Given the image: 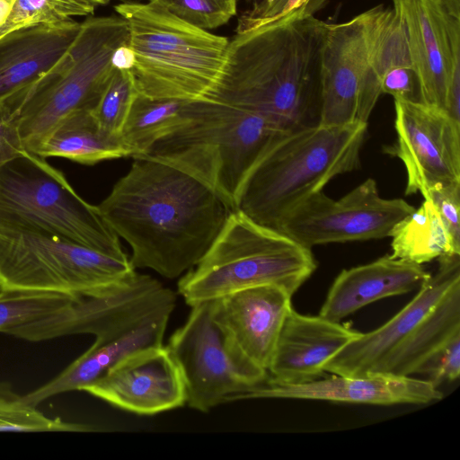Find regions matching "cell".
Listing matches in <instances>:
<instances>
[{
    "label": "cell",
    "mask_w": 460,
    "mask_h": 460,
    "mask_svg": "<svg viewBox=\"0 0 460 460\" xmlns=\"http://www.w3.org/2000/svg\"><path fill=\"white\" fill-rule=\"evenodd\" d=\"M133 159L98 210L129 244L135 270L149 269L171 279L182 276L200 261L234 210L172 164Z\"/></svg>",
    "instance_id": "6da1fadb"
},
{
    "label": "cell",
    "mask_w": 460,
    "mask_h": 460,
    "mask_svg": "<svg viewBox=\"0 0 460 460\" xmlns=\"http://www.w3.org/2000/svg\"><path fill=\"white\" fill-rule=\"evenodd\" d=\"M315 4L229 41L215 88L205 99L261 113L285 129L306 125L319 109L321 53L327 22Z\"/></svg>",
    "instance_id": "7a4b0ae2"
},
{
    "label": "cell",
    "mask_w": 460,
    "mask_h": 460,
    "mask_svg": "<svg viewBox=\"0 0 460 460\" xmlns=\"http://www.w3.org/2000/svg\"><path fill=\"white\" fill-rule=\"evenodd\" d=\"M286 131L266 116L234 104L211 99L186 102L177 127L141 157L192 175L234 211L249 173Z\"/></svg>",
    "instance_id": "3957f363"
},
{
    "label": "cell",
    "mask_w": 460,
    "mask_h": 460,
    "mask_svg": "<svg viewBox=\"0 0 460 460\" xmlns=\"http://www.w3.org/2000/svg\"><path fill=\"white\" fill-rule=\"evenodd\" d=\"M367 123L303 125L283 133L246 178L235 210L275 229L279 220L338 175L359 166Z\"/></svg>",
    "instance_id": "277c9868"
},
{
    "label": "cell",
    "mask_w": 460,
    "mask_h": 460,
    "mask_svg": "<svg viewBox=\"0 0 460 460\" xmlns=\"http://www.w3.org/2000/svg\"><path fill=\"white\" fill-rule=\"evenodd\" d=\"M434 275L379 328L360 333L323 366L334 375H419L429 358L460 334V254L438 259Z\"/></svg>",
    "instance_id": "5b68a950"
},
{
    "label": "cell",
    "mask_w": 460,
    "mask_h": 460,
    "mask_svg": "<svg viewBox=\"0 0 460 460\" xmlns=\"http://www.w3.org/2000/svg\"><path fill=\"white\" fill-rule=\"evenodd\" d=\"M137 93L152 99L207 98L219 78L229 40L195 27L153 2L121 3Z\"/></svg>",
    "instance_id": "8992f818"
},
{
    "label": "cell",
    "mask_w": 460,
    "mask_h": 460,
    "mask_svg": "<svg viewBox=\"0 0 460 460\" xmlns=\"http://www.w3.org/2000/svg\"><path fill=\"white\" fill-rule=\"evenodd\" d=\"M315 269L310 249L234 210L200 261L180 279L178 294L190 306L267 285L293 296Z\"/></svg>",
    "instance_id": "52a82bcc"
},
{
    "label": "cell",
    "mask_w": 460,
    "mask_h": 460,
    "mask_svg": "<svg viewBox=\"0 0 460 460\" xmlns=\"http://www.w3.org/2000/svg\"><path fill=\"white\" fill-rule=\"evenodd\" d=\"M128 31L119 15L89 17L62 57L11 101L24 149L32 153L66 116L93 111L116 68Z\"/></svg>",
    "instance_id": "ba28073f"
},
{
    "label": "cell",
    "mask_w": 460,
    "mask_h": 460,
    "mask_svg": "<svg viewBox=\"0 0 460 460\" xmlns=\"http://www.w3.org/2000/svg\"><path fill=\"white\" fill-rule=\"evenodd\" d=\"M0 227L49 233L118 256L119 237L65 175L24 150L0 166Z\"/></svg>",
    "instance_id": "9c48e42d"
},
{
    "label": "cell",
    "mask_w": 460,
    "mask_h": 460,
    "mask_svg": "<svg viewBox=\"0 0 460 460\" xmlns=\"http://www.w3.org/2000/svg\"><path fill=\"white\" fill-rule=\"evenodd\" d=\"M135 270L127 255L45 232L0 227V291L83 295L115 284Z\"/></svg>",
    "instance_id": "30bf717a"
},
{
    "label": "cell",
    "mask_w": 460,
    "mask_h": 460,
    "mask_svg": "<svg viewBox=\"0 0 460 460\" xmlns=\"http://www.w3.org/2000/svg\"><path fill=\"white\" fill-rule=\"evenodd\" d=\"M186 322L171 336L167 349L183 377L186 404L208 412L236 401L263 384L268 372L238 353L211 314L210 301L190 306Z\"/></svg>",
    "instance_id": "8fae6325"
},
{
    "label": "cell",
    "mask_w": 460,
    "mask_h": 460,
    "mask_svg": "<svg viewBox=\"0 0 460 460\" xmlns=\"http://www.w3.org/2000/svg\"><path fill=\"white\" fill-rule=\"evenodd\" d=\"M171 302H177L173 290L135 270L115 284L77 295L51 314L11 327L4 334L31 342L91 334L94 341L105 342L123 335L146 314Z\"/></svg>",
    "instance_id": "7c38bea8"
},
{
    "label": "cell",
    "mask_w": 460,
    "mask_h": 460,
    "mask_svg": "<svg viewBox=\"0 0 460 460\" xmlns=\"http://www.w3.org/2000/svg\"><path fill=\"white\" fill-rule=\"evenodd\" d=\"M414 207L402 199H385L369 178L339 199L323 190L305 198L278 223L275 230L298 244L315 245L389 237L394 226Z\"/></svg>",
    "instance_id": "4fadbf2b"
},
{
    "label": "cell",
    "mask_w": 460,
    "mask_h": 460,
    "mask_svg": "<svg viewBox=\"0 0 460 460\" xmlns=\"http://www.w3.org/2000/svg\"><path fill=\"white\" fill-rule=\"evenodd\" d=\"M422 102L460 123V0H393Z\"/></svg>",
    "instance_id": "5bb4252c"
},
{
    "label": "cell",
    "mask_w": 460,
    "mask_h": 460,
    "mask_svg": "<svg viewBox=\"0 0 460 460\" xmlns=\"http://www.w3.org/2000/svg\"><path fill=\"white\" fill-rule=\"evenodd\" d=\"M381 93L370 61L363 13L347 22H327L321 53L317 123H367Z\"/></svg>",
    "instance_id": "9a60e30c"
},
{
    "label": "cell",
    "mask_w": 460,
    "mask_h": 460,
    "mask_svg": "<svg viewBox=\"0 0 460 460\" xmlns=\"http://www.w3.org/2000/svg\"><path fill=\"white\" fill-rule=\"evenodd\" d=\"M396 140L385 152L402 161L405 195L460 182V124L444 110L394 100Z\"/></svg>",
    "instance_id": "2e32d148"
},
{
    "label": "cell",
    "mask_w": 460,
    "mask_h": 460,
    "mask_svg": "<svg viewBox=\"0 0 460 460\" xmlns=\"http://www.w3.org/2000/svg\"><path fill=\"white\" fill-rule=\"evenodd\" d=\"M84 391L138 415H154L186 404L182 375L172 353L163 345L125 357Z\"/></svg>",
    "instance_id": "e0dca14e"
},
{
    "label": "cell",
    "mask_w": 460,
    "mask_h": 460,
    "mask_svg": "<svg viewBox=\"0 0 460 460\" xmlns=\"http://www.w3.org/2000/svg\"><path fill=\"white\" fill-rule=\"evenodd\" d=\"M291 296L273 285L249 288L210 301L211 314L233 348L268 372Z\"/></svg>",
    "instance_id": "ac0fdd59"
},
{
    "label": "cell",
    "mask_w": 460,
    "mask_h": 460,
    "mask_svg": "<svg viewBox=\"0 0 460 460\" xmlns=\"http://www.w3.org/2000/svg\"><path fill=\"white\" fill-rule=\"evenodd\" d=\"M442 397V393L429 380L372 374L362 376L332 375L328 378L298 385L264 382L243 394L237 400L300 399L391 405L426 404L440 401Z\"/></svg>",
    "instance_id": "d6986e66"
},
{
    "label": "cell",
    "mask_w": 460,
    "mask_h": 460,
    "mask_svg": "<svg viewBox=\"0 0 460 460\" xmlns=\"http://www.w3.org/2000/svg\"><path fill=\"white\" fill-rule=\"evenodd\" d=\"M361 332L340 322L304 315L293 308L280 330L265 382L298 385L318 379L324 364Z\"/></svg>",
    "instance_id": "ffe728a7"
},
{
    "label": "cell",
    "mask_w": 460,
    "mask_h": 460,
    "mask_svg": "<svg viewBox=\"0 0 460 460\" xmlns=\"http://www.w3.org/2000/svg\"><path fill=\"white\" fill-rule=\"evenodd\" d=\"M429 278L421 265L385 255L343 270L332 284L319 315L340 322L379 299L419 289Z\"/></svg>",
    "instance_id": "44dd1931"
},
{
    "label": "cell",
    "mask_w": 460,
    "mask_h": 460,
    "mask_svg": "<svg viewBox=\"0 0 460 460\" xmlns=\"http://www.w3.org/2000/svg\"><path fill=\"white\" fill-rule=\"evenodd\" d=\"M69 20L19 29L0 37V104L33 84L62 57L80 31Z\"/></svg>",
    "instance_id": "7402d4cb"
},
{
    "label": "cell",
    "mask_w": 460,
    "mask_h": 460,
    "mask_svg": "<svg viewBox=\"0 0 460 460\" xmlns=\"http://www.w3.org/2000/svg\"><path fill=\"white\" fill-rule=\"evenodd\" d=\"M176 303L165 305L152 313L129 333L105 343H96L71 362L60 373L38 388L23 394L24 400L38 406L45 400L84 388L110 367L131 353L163 345L169 319Z\"/></svg>",
    "instance_id": "603a6c76"
},
{
    "label": "cell",
    "mask_w": 460,
    "mask_h": 460,
    "mask_svg": "<svg viewBox=\"0 0 460 460\" xmlns=\"http://www.w3.org/2000/svg\"><path fill=\"white\" fill-rule=\"evenodd\" d=\"M363 15L370 61L382 93L423 102L406 35L393 8L377 5Z\"/></svg>",
    "instance_id": "cb8c5ba5"
},
{
    "label": "cell",
    "mask_w": 460,
    "mask_h": 460,
    "mask_svg": "<svg viewBox=\"0 0 460 460\" xmlns=\"http://www.w3.org/2000/svg\"><path fill=\"white\" fill-rule=\"evenodd\" d=\"M43 158L63 157L83 164L129 156L120 136L101 128L92 111L64 118L32 152Z\"/></svg>",
    "instance_id": "d4e9b609"
},
{
    "label": "cell",
    "mask_w": 460,
    "mask_h": 460,
    "mask_svg": "<svg viewBox=\"0 0 460 460\" xmlns=\"http://www.w3.org/2000/svg\"><path fill=\"white\" fill-rule=\"evenodd\" d=\"M391 256L416 264L460 254L435 205L428 199L392 228Z\"/></svg>",
    "instance_id": "484cf974"
},
{
    "label": "cell",
    "mask_w": 460,
    "mask_h": 460,
    "mask_svg": "<svg viewBox=\"0 0 460 460\" xmlns=\"http://www.w3.org/2000/svg\"><path fill=\"white\" fill-rule=\"evenodd\" d=\"M186 102L137 94L120 132L129 156L145 155L181 122Z\"/></svg>",
    "instance_id": "4316f807"
},
{
    "label": "cell",
    "mask_w": 460,
    "mask_h": 460,
    "mask_svg": "<svg viewBox=\"0 0 460 460\" xmlns=\"http://www.w3.org/2000/svg\"><path fill=\"white\" fill-rule=\"evenodd\" d=\"M110 0H13L11 10L0 24V37L11 31L41 24L74 20L94 13Z\"/></svg>",
    "instance_id": "83f0119b"
},
{
    "label": "cell",
    "mask_w": 460,
    "mask_h": 460,
    "mask_svg": "<svg viewBox=\"0 0 460 460\" xmlns=\"http://www.w3.org/2000/svg\"><path fill=\"white\" fill-rule=\"evenodd\" d=\"M27 402L10 383L0 382V432L93 431L89 425L50 418Z\"/></svg>",
    "instance_id": "f1b7e54d"
},
{
    "label": "cell",
    "mask_w": 460,
    "mask_h": 460,
    "mask_svg": "<svg viewBox=\"0 0 460 460\" xmlns=\"http://www.w3.org/2000/svg\"><path fill=\"white\" fill-rule=\"evenodd\" d=\"M76 296L45 291H0V332L51 314Z\"/></svg>",
    "instance_id": "f546056e"
},
{
    "label": "cell",
    "mask_w": 460,
    "mask_h": 460,
    "mask_svg": "<svg viewBox=\"0 0 460 460\" xmlns=\"http://www.w3.org/2000/svg\"><path fill=\"white\" fill-rule=\"evenodd\" d=\"M137 94L129 70L116 66L97 104L92 111L101 128L108 134L120 136Z\"/></svg>",
    "instance_id": "4dcf8cb0"
},
{
    "label": "cell",
    "mask_w": 460,
    "mask_h": 460,
    "mask_svg": "<svg viewBox=\"0 0 460 460\" xmlns=\"http://www.w3.org/2000/svg\"><path fill=\"white\" fill-rule=\"evenodd\" d=\"M179 19L208 31L226 24L237 13V0H149Z\"/></svg>",
    "instance_id": "1f68e13d"
},
{
    "label": "cell",
    "mask_w": 460,
    "mask_h": 460,
    "mask_svg": "<svg viewBox=\"0 0 460 460\" xmlns=\"http://www.w3.org/2000/svg\"><path fill=\"white\" fill-rule=\"evenodd\" d=\"M419 375H424L435 386L454 381L460 375V334L454 336L425 362Z\"/></svg>",
    "instance_id": "d6a6232c"
},
{
    "label": "cell",
    "mask_w": 460,
    "mask_h": 460,
    "mask_svg": "<svg viewBox=\"0 0 460 460\" xmlns=\"http://www.w3.org/2000/svg\"><path fill=\"white\" fill-rule=\"evenodd\" d=\"M423 198L435 205L450 237L460 246V182L435 186Z\"/></svg>",
    "instance_id": "836d02e7"
},
{
    "label": "cell",
    "mask_w": 460,
    "mask_h": 460,
    "mask_svg": "<svg viewBox=\"0 0 460 460\" xmlns=\"http://www.w3.org/2000/svg\"><path fill=\"white\" fill-rule=\"evenodd\" d=\"M16 106L11 101L0 104V166L23 152Z\"/></svg>",
    "instance_id": "e575fe53"
},
{
    "label": "cell",
    "mask_w": 460,
    "mask_h": 460,
    "mask_svg": "<svg viewBox=\"0 0 460 460\" xmlns=\"http://www.w3.org/2000/svg\"><path fill=\"white\" fill-rule=\"evenodd\" d=\"M298 0H262L255 8L244 11L238 20L236 32L254 29L296 10Z\"/></svg>",
    "instance_id": "d590c367"
},
{
    "label": "cell",
    "mask_w": 460,
    "mask_h": 460,
    "mask_svg": "<svg viewBox=\"0 0 460 460\" xmlns=\"http://www.w3.org/2000/svg\"><path fill=\"white\" fill-rule=\"evenodd\" d=\"M13 0H0V24L5 20L8 15Z\"/></svg>",
    "instance_id": "8d00e7d4"
},
{
    "label": "cell",
    "mask_w": 460,
    "mask_h": 460,
    "mask_svg": "<svg viewBox=\"0 0 460 460\" xmlns=\"http://www.w3.org/2000/svg\"><path fill=\"white\" fill-rule=\"evenodd\" d=\"M325 1L326 0H298L297 4H296V9L306 6V5H308V4H312V3H318V4H324Z\"/></svg>",
    "instance_id": "74e56055"
},
{
    "label": "cell",
    "mask_w": 460,
    "mask_h": 460,
    "mask_svg": "<svg viewBox=\"0 0 460 460\" xmlns=\"http://www.w3.org/2000/svg\"><path fill=\"white\" fill-rule=\"evenodd\" d=\"M262 0H245L248 4V8L246 10H251L255 8Z\"/></svg>",
    "instance_id": "f35d334b"
},
{
    "label": "cell",
    "mask_w": 460,
    "mask_h": 460,
    "mask_svg": "<svg viewBox=\"0 0 460 460\" xmlns=\"http://www.w3.org/2000/svg\"><path fill=\"white\" fill-rule=\"evenodd\" d=\"M120 1L121 3H136V2H139V1H144V0H119ZM147 2L149 0H146Z\"/></svg>",
    "instance_id": "ab89813d"
}]
</instances>
